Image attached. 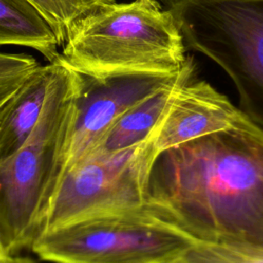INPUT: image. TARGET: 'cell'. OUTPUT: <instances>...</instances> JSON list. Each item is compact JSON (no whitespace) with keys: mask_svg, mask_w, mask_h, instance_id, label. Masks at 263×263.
Instances as JSON below:
<instances>
[{"mask_svg":"<svg viewBox=\"0 0 263 263\" xmlns=\"http://www.w3.org/2000/svg\"><path fill=\"white\" fill-rule=\"evenodd\" d=\"M53 27L63 45L73 25L95 9L115 0H28Z\"/></svg>","mask_w":263,"mask_h":263,"instance_id":"12","label":"cell"},{"mask_svg":"<svg viewBox=\"0 0 263 263\" xmlns=\"http://www.w3.org/2000/svg\"><path fill=\"white\" fill-rule=\"evenodd\" d=\"M65 66L60 57L38 65L0 109V161L16 152L39 121Z\"/></svg>","mask_w":263,"mask_h":263,"instance_id":"9","label":"cell"},{"mask_svg":"<svg viewBox=\"0 0 263 263\" xmlns=\"http://www.w3.org/2000/svg\"><path fill=\"white\" fill-rule=\"evenodd\" d=\"M145 1H148V2H151V3H156V2H158L157 0H145Z\"/></svg>","mask_w":263,"mask_h":263,"instance_id":"17","label":"cell"},{"mask_svg":"<svg viewBox=\"0 0 263 263\" xmlns=\"http://www.w3.org/2000/svg\"><path fill=\"white\" fill-rule=\"evenodd\" d=\"M177 263H263V253L194 241Z\"/></svg>","mask_w":263,"mask_h":263,"instance_id":"14","label":"cell"},{"mask_svg":"<svg viewBox=\"0 0 263 263\" xmlns=\"http://www.w3.org/2000/svg\"><path fill=\"white\" fill-rule=\"evenodd\" d=\"M181 70L175 74H127L107 77L79 74L64 171L85 156L120 116L170 84Z\"/></svg>","mask_w":263,"mask_h":263,"instance_id":"7","label":"cell"},{"mask_svg":"<svg viewBox=\"0 0 263 263\" xmlns=\"http://www.w3.org/2000/svg\"><path fill=\"white\" fill-rule=\"evenodd\" d=\"M158 154L152 136L121 151L82 157L63 172L42 232L90 216L146 205L150 174Z\"/></svg>","mask_w":263,"mask_h":263,"instance_id":"6","label":"cell"},{"mask_svg":"<svg viewBox=\"0 0 263 263\" xmlns=\"http://www.w3.org/2000/svg\"><path fill=\"white\" fill-rule=\"evenodd\" d=\"M62 46L65 63L92 77L175 74L188 59L172 13L145 0L95 9L73 25Z\"/></svg>","mask_w":263,"mask_h":263,"instance_id":"3","label":"cell"},{"mask_svg":"<svg viewBox=\"0 0 263 263\" xmlns=\"http://www.w3.org/2000/svg\"><path fill=\"white\" fill-rule=\"evenodd\" d=\"M185 47L218 64L263 128V0H164Z\"/></svg>","mask_w":263,"mask_h":263,"instance_id":"4","label":"cell"},{"mask_svg":"<svg viewBox=\"0 0 263 263\" xmlns=\"http://www.w3.org/2000/svg\"><path fill=\"white\" fill-rule=\"evenodd\" d=\"M147 203L194 241L263 253V128L245 115L160 152Z\"/></svg>","mask_w":263,"mask_h":263,"instance_id":"1","label":"cell"},{"mask_svg":"<svg viewBox=\"0 0 263 263\" xmlns=\"http://www.w3.org/2000/svg\"><path fill=\"white\" fill-rule=\"evenodd\" d=\"M79 80L65 63L34 130L0 161V239L9 256L31 249L42 232L66 164Z\"/></svg>","mask_w":263,"mask_h":263,"instance_id":"2","label":"cell"},{"mask_svg":"<svg viewBox=\"0 0 263 263\" xmlns=\"http://www.w3.org/2000/svg\"><path fill=\"white\" fill-rule=\"evenodd\" d=\"M5 263H35L34 261L27 259V258H21V257H14L10 256L8 260Z\"/></svg>","mask_w":263,"mask_h":263,"instance_id":"15","label":"cell"},{"mask_svg":"<svg viewBox=\"0 0 263 263\" xmlns=\"http://www.w3.org/2000/svg\"><path fill=\"white\" fill-rule=\"evenodd\" d=\"M22 46L38 51L47 62L62 46L53 27L28 0H0V47Z\"/></svg>","mask_w":263,"mask_h":263,"instance_id":"11","label":"cell"},{"mask_svg":"<svg viewBox=\"0 0 263 263\" xmlns=\"http://www.w3.org/2000/svg\"><path fill=\"white\" fill-rule=\"evenodd\" d=\"M194 70L193 61L188 58L175 80L120 116L87 154L113 153L150 139L166 114L180 87L194 76Z\"/></svg>","mask_w":263,"mask_h":263,"instance_id":"10","label":"cell"},{"mask_svg":"<svg viewBox=\"0 0 263 263\" xmlns=\"http://www.w3.org/2000/svg\"><path fill=\"white\" fill-rule=\"evenodd\" d=\"M9 257L10 256L6 253V251H5L4 247H3V243H2V241L0 239V263H5L8 260Z\"/></svg>","mask_w":263,"mask_h":263,"instance_id":"16","label":"cell"},{"mask_svg":"<svg viewBox=\"0 0 263 263\" xmlns=\"http://www.w3.org/2000/svg\"><path fill=\"white\" fill-rule=\"evenodd\" d=\"M39 65L26 52L0 50V109Z\"/></svg>","mask_w":263,"mask_h":263,"instance_id":"13","label":"cell"},{"mask_svg":"<svg viewBox=\"0 0 263 263\" xmlns=\"http://www.w3.org/2000/svg\"><path fill=\"white\" fill-rule=\"evenodd\" d=\"M193 242L147 203L44 231L31 250L53 263H177Z\"/></svg>","mask_w":263,"mask_h":263,"instance_id":"5","label":"cell"},{"mask_svg":"<svg viewBox=\"0 0 263 263\" xmlns=\"http://www.w3.org/2000/svg\"><path fill=\"white\" fill-rule=\"evenodd\" d=\"M246 114L205 81L194 76L178 90L154 132L158 152L233 126Z\"/></svg>","mask_w":263,"mask_h":263,"instance_id":"8","label":"cell"}]
</instances>
